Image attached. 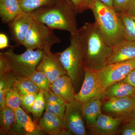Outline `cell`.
<instances>
[{"label": "cell", "mask_w": 135, "mask_h": 135, "mask_svg": "<svg viewBox=\"0 0 135 135\" xmlns=\"http://www.w3.org/2000/svg\"><path fill=\"white\" fill-rule=\"evenodd\" d=\"M32 15L37 22L52 29L64 30L71 34L76 33L77 12L71 0H57L54 4L33 11Z\"/></svg>", "instance_id": "6da1fadb"}, {"label": "cell", "mask_w": 135, "mask_h": 135, "mask_svg": "<svg viewBox=\"0 0 135 135\" xmlns=\"http://www.w3.org/2000/svg\"><path fill=\"white\" fill-rule=\"evenodd\" d=\"M83 26L85 41L83 68L98 71L108 64L112 47L101 35L95 23H86Z\"/></svg>", "instance_id": "7a4b0ae2"}, {"label": "cell", "mask_w": 135, "mask_h": 135, "mask_svg": "<svg viewBox=\"0 0 135 135\" xmlns=\"http://www.w3.org/2000/svg\"><path fill=\"white\" fill-rule=\"evenodd\" d=\"M90 9L97 28L109 46L113 47L125 40L121 18L113 8L94 0Z\"/></svg>", "instance_id": "3957f363"}, {"label": "cell", "mask_w": 135, "mask_h": 135, "mask_svg": "<svg viewBox=\"0 0 135 135\" xmlns=\"http://www.w3.org/2000/svg\"><path fill=\"white\" fill-rule=\"evenodd\" d=\"M85 41L83 26L76 33L71 34L69 47L59 53V58L64 69L72 81L74 86L79 81L83 68Z\"/></svg>", "instance_id": "277c9868"}, {"label": "cell", "mask_w": 135, "mask_h": 135, "mask_svg": "<svg viewBox=\"0 0 135 135\" xmlns=\"http://www.w3.org/2000/svg\"><path fill=\"white\" fill-rule=\"evenodd\" d=\"M7 62L9 71L17 78L26 77L36 70V67L41 60L43 51L41 50L26 49L23 53L16 54L11 47L3 52Z\"/></svg>", "instance_id": "5b68a950"}, {"label": "cell", "mask_w": 135, "mask_h": 135, "mask_svg": "<svg viewBox=\"0 0 135 135\" xmlns=\"http://www.w3.org/2000/svg\"><path fill=\"white\" fill-rule=\"evenodd\" d=\"M46 25L34 20L23 45L26 49L50 50L53 44L60 43V40Z\"/></svg>", "instance_id": "8992f818"}, {"label": "cell", "mask_w": 135, "mask_h": 135, "mask_svg": "<svg viewBox=\"0 0 135 135\" xmlns=\"http://www.w3.org/2000/svg\"><path fill=\"white\" fill-rule=\"evenodd\" d=\"M83 119L81 104L75 100L66 104L62 119L64 135H87Z\"/></svg>", "instance_id": "52a82bcc"}, {"label": "cell", "mask_w": 135, "mask_h": 135, "mask_svg": "<svg viewBox=\"0 0 135 135\" xmlns=\"http://www.w3.org/2000/svg\"><path fill=\"white\" fill-rule=\"evenodd\" d=\"M135 68V59L110 64L98 71L104 91L111 84L122 80Z\"/></svg>", "instance_id": "ba28073f"}, {"label": "cell", "mask_w": 135, "mask_h": 135, "mask_svg": "<svg viewBox=\"0 0 135 135\" xmlns=\"http://www.w3.org/2000/svg\"><path fill=\"white\" fill-rule=\"evenodd\" d=\"M84 81L76 100L82 104L94 98H104V91L98 71L84 69Z\"/></svg>", "instance_id": "9c48e42d"}, {"label": "cell", "mask_w": 135, "mask_h": 135, "mask_svg": "<svg viewBox=\"0 0 135 135\" xmlns=\"http://www.w3.org/2000/svg\"><path fill=\"white\" fill-rule=\"evenodd\" d=\"M43 51L42 58L36 70L44 74L51 83L62 75H67L59 58V53H53L50 50Z\"/></svg>", "instance_id": "30bf717a"}, {"label": "cell", "mask_w": 135, "mask_h": 135, "mask_svg": "<svg viewBox=\"0 0 135 135\" xmlns=\"http://www.w3.org/2000/svg\"><path fill=\"white\" fill-rule=\"evenodd\" d=\"M107 99L103 105L104 110L116 117L124 118V121L129 118L135 108V96Z\"/></svg>", "instance_id": "8fae6325"}, {"label": "cell", "mask_w": 135, "mask_h": 135, "mask_svg": "<svg viewBox=\"0 0 135 135\" xmlns=\"http://www.w3.org/2000/svg\"><path fill=\"white\" fill-rule=\"evenodd\" d=\"M34 21L31 13L23 12L8 23L10 32L16 46L23 45Z\"/></svg>", "instance_id": "7c38bea8"}, {"label": "cell", "mask_w": 135, "mask_h": 135, "mask_svg": "<svg viewBox=\"0 0 135 135\" xmlns=\"http://www.w3.org/2000/svg\"><path fill=\"white\" fill-rule=\"evenodd\" d=\"M16 120L10 135H38L42 131L21 107L15 110Z\"/></svg>", "instance_id": "4fadbf2b"}, {"label": "cell", "mask_w": 135, "mask_h": 135, "mask_svg": "<svg viewBox=\"0 0 135 135\" xmlns=\"http://www.w3.org/2000/svg\"><path fill=\"white\" fill-rule=\"evenodd\" d=\"M124 120V118H113L101 114L90 129L94 134L114 135L117 133L120 124Z\"/></svg>", "instance_id": "5bb4252c"}, {"label": "cell", "mask_w": 135, "mask_h": 135, "mask_svg": "<svg viewBox=\"0 0 135 135\" xmlns=\"http://www.w3.org/2000/svg\"><path fill=\"white\" fill-rule=\"evenodd\" d=\"M50 90L66 104L76 100L72 81L67 75H62L51 84Z\"/></svg>", "instance_id": "9a60e30c"}, {"label": "cell", "mask_w": 135, "mask_h": 135, "mask_svg": "<svg viewBox=\"0 0 135 135\" xmlns=\"http://www.w3.org/2000/svg\"><path fill=\"white\" fill-rule=\"evenodd\" d=\"M135 59V41L124 40L112 47L108 64Z\"/></svg>", "instance_id": "2e32d148"}, {"label": "cell", "mask_w": 135, "mask_h": 135, "mask_svg": "<svg viewBox=\"0 0 135 135\" xmlns=\"http://www.w3.org/2000/svg\"><path fill=\"white\" fill-rule=\"evenodd\" d=\"M38 126L42 131L50 135H64L62 119L46 112L39 120Z\"/></svg>", "instance_id": "e0dca14e"}, {"label": "cell", "mask_w": 135, "mask_h": 135, "mask_svg": "<svg viewBox=\"0 0 135 135\" xmlns=\"http://www.w3.org/2000/svg\"><path fill=\"white\" fill-rule=\"evenodd\" d=\"M135 96V87L122 80L111 84L105 91L104 98L132 97Z\"/></svg>", "instance_id": "ac0fdd59"}, {"label": "cell", "mask_w": 135, "mask_h": 135, "mask_svg": "<svg viewBox=\"0 0 135 135\" xmlns=\"http://www.w3.org/2000/svg\"><path fill=\"white\" fill-rule=\"evenodd\" d=\"M101 99L95 98L82 104L83 118L87 126L90 128L101 113Z\"/></svg>", "instance_id": "d6986e66"}, {"label": "cell", "mask_w": 135, "mask_h": 135, "mask_svg": "<svg viewBox=\"0 0 135 135\" xmlns=\"http://www.w3.org/2000/svg\"><path fill=\"white\" fill-rule=\"evenodd\" d=\"M23 12L18 0H0V17L3 23H9Z\"/></svg>", "instance_id": "ffe728a7"}, {"label": "cell", "mask_w": 135, "mask_h": 135, "mask_svg": "<svg viewBox=\"0 0 135 135\" xmlns=\"http://www.w3.org/2000/svg\"><path fill=\"white\" fill-rule=\"evenodd\" d=\"M46 102L45 110L62 119L66 104L57 95L50 90L44 92Z\"/></svg>", "instance_id": "44dd1931"}, {"label": "cell", "mask_w": 135, "mask_h": 135, "mask_svg": "<svg viewBox=\"0 0 135 135\" xmlns=\"http://www.w3.org/2000/svg\"><path fill=\"white\" fill-rule=\"evenodd\" d=\"M0 110V134H9L16 120L15 111L6 106Z\"/></svg>", "instance_id": "7402d4cb"}, {"label": "cell", "mask_w": 135, "mask_h": 135, "mask_svg": "<svg viewBox=\"0 0 135 135\" xmlns=\"http://www.w3.org/2000/svg\"><path fill=\"white\" fill-rule=\"evenodd\" d=\"M16 79L10 71L0 74V109L5 106V97Z\"/></svg>", "instance_id": "603a6c76"}, {"label": "cell", "mask_w": 135, "mask_h": 135, "mask_svg": "<svg viewBox=\"0 0 135 135\" xmlns=\"http://www.w3.org/2000/svg\"><path fill=\"white\" fill-rule=\"evenodd\" d=\"M14 86L21 96L27 94H37L40 90L31 80L26 77L16 79Z\"/></svg>", "instance_id": "cb8c5ba5"}, {"label": "cell", "mask_w": 135, "mask_h": 135, "mask_svg": "<svg viewBox=\"0 0 135 135\" xmlns=\"http://www.w3.org/2000/svg\"><path fill=\"white\" fill-rule=\"evenodd\" d=\"M119 14L123 23L125 40L135 41V17L128 13Z\"/></svg>", "instance_id": "d4e9b609"}, {"label": "cell", "mask_w": 135, "mask_h": 135, "mask_svg": "<svg viewBox=\"0 0 135 135\" xmlns=\"http://www.w3.org/2000/svg\"><path fill=\"white\" fill-rule=\"evenodd\" d=\"M57 0H18L22 11L30 12L54 4Z\"/></svg>", "instance_id": "484cf974"}, {"label": "cell", "mask_w": 135, "mask_h": 135, "mask_svg": "<svg viewBox=\"0 0 135 135\" xmlns=\"http://www.w3.org/2000/svg\"><path fill=\"white\" fill-rule=\"evenodd\" d=\"M22 103V96L13 85L5 97V106L15 110L20 107Z\"/></svg>", "instance_id": "4316f807"}, {"label": "cell", "mask_w": 135, "mask_h": 135, "mask_svg": "<svg viewBox=\"0 0 135 135\" xmlns=\"http://www.w3.org/2000/svg\"><path fill=\"white\" fill-rule=\"evenodd\" d=\"M46 108V102L44 95V92L40 90L36 95L31 112L34 118L36 119H39L43 114L44 111Z\"/></svg>", "instance_id": "83f0119b"}, {"label": "cell", "mask_w": 135, "mask_h": 135, "mask_svg": "<svg viewBox=\"0 0 135 135\" xmlns=\"http://www.w3.org/2000/svg\"><path fill=\"white\" fill-rule=\"evenodd\" d=\"M29 79L44 92L50 90L51 83L44 74L37 70L30 75Z\"/></svg>", "instance_id": "f1b7e54d"}, {"label": "cell", "mask_w": 135, "mask_h": 135, "mask_svg": "<svg viewBox=\"0 0 135 135\" xmlns=\"http://www.w3.org/2000/svg\"><path fill=\"white\" fill-rule=\"evenodd\" d=\"M77 13H81L87 9H91L94 0H71Z\"/></svg>", "instance_id": "f546056e"}, {"label": "cell", "mask_w": 135, "mask_h": 135, "mask_svg": "<svg viewBox=\"0 0 135 135\" xmlns=\"http://www.w3.org/2000/svg\"><path fill=\"white\" fill-rule=\"evenodd\" d=\"M113 7L119 13L128 12L133 0H113Z\"/></svg>", "instance_id": "4dcf8cb0"}, {"label": "cell", "mask_w": 135, "mask_h": 135, "mask_svg": "<svg viewBox=\"0 0 135 135\" xmlns=\"http://www.w3.org/2000/svg\"><path fill=\"white\" fill-rule=\"evenodd\" d=\"M37 94H30L22 95V105L27 112L31 110L36 99Z\"/></svg>", "instance_id": "1f68e13d"}, {"label": "cell", "mask_w": 135, "mask_h": 135, "mask_svg": "<svg viewBox=\"0 0 135 135\" xmlns=\"http://www.w3.org/2000/svg\"><path fill=\"white\" fill-rule=\"evenodd\" d=\"M125 121L126 123L120 131L119 134L135 135V122L129 119Z\"/></svg>", "instance_id": "d6a6232c"}, {"label": "cell", "mask_w": 135, "mask_h": 135, "mask_svg": "<svg viewBox=\"0 0 135 135\" xmlns=\"http://www.w3.org/2000/svg\"><path fill=\"white\" fill-rule=\"evenodd\" d=\"M123 80L135 87V68L128 74Z\"/></svg>", "instance_id": "836d02e7"}, {"label": "cell", "mask_w": 135, "mask_h": 135, "mask_svg": "<svg viewBox=\"0 0 135 135\" xmlns=\"http://www.w3.org/2000/svg\"><path fill=\"white\" fill-rule=\"evenodd\" d=\"M9 46L7 36L5 34L1 33H0V49L3 50Z\"/></svg>", "instance_id": "e575fe53"}, {"label": "cell", "mask_w": 135, "mask_h": 135, "mask_svg": "<svg viewBox=\"0 0 135 135\" xmlns=\"http://www.w3.org/2000/svg\"><path fill=\"white\" fill-rule=\"evenodd\" d=\"M127 13L135 17V0H133L128 12Z\"/></svg>", "instance_id": "d590c367"}, {"label": "cell", "mask_w": 135, "mask_h": 135, "mask_svg": "<svg viewBox=\"0 0 135 135\" xmlns=\"http://www.w3.org/2000/svg\"><path fill=\"white\" fill-rule=\"evenodd\" d=\"M110 7H113V0H98Z\"/></svg>", "instance_id": "8d00e7d4"}, {"label": "cell", "mask_w": 135, "mask_h": 135, "mask_svg": "<svg viewBox=\"0 0 135 135\" xmlns=\"http://www.w3.org/2000/svg\"><path fill=\"white\" fill-rule=\"evenodd\" d=\"M129 119H131L134 122H135V108L132 111V112L129 118H128Z\"/></svg>", "instance_id": "74e56055"}]
</instances>
